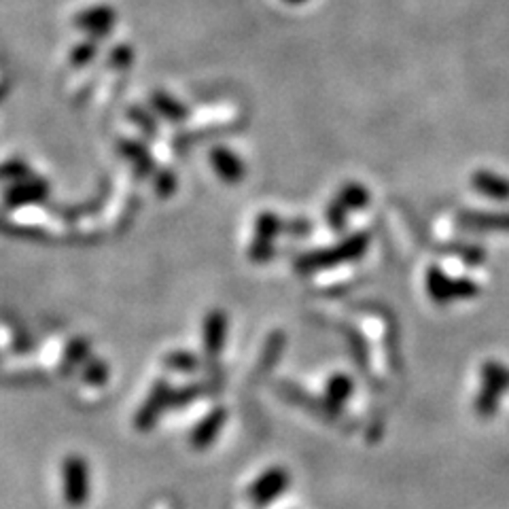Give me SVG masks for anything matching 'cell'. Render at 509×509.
<instances>
[{
	"label": "cell",
	"instance_id": "cell-1",
	"mask_svg": "<svg viewBox=\"0 0 509 509\" xmlns=\"http://www.w3.org/2000/svg\"><path fill=\"white\" fill-rule=\"evenodd\" d=\"M62 490L66 503L81 507L90 499V467L85 458L72 455L62 465Z\"/></svg>",
	"mask_w": 509,
	"mask_h": 509
},
{
	"label": "cell",
	"instance_id": "cell-2",
	"mask_svg": "<svg viewBox=\"0 0 509 509\" xmlns=\"http://www.w3.org/2000/svg\"><path fill=\"white\" fill-rule=\"evenodd\" d=\"M287 486H289V476H287V471L280 467H274L257 477V480L253 482V486L249 488V495L255 503L266 505V503L278 499V496L282 495V490H285Z\"/></svg>",
	"mask_w": 509,
	"mask_h": 509
},
{
	"label": "cell",
	"instance_id": "cell-3",
	"mask_svg": "<svg viewBox=\"0 0 509 509\" xmlns=\"http://www.w3.org/2000/svg\"><path fill=\"white\" fill-rule=\"evenodd\" d=\"M280 230V219L272 212H263L257 219L255 230V242L250 247V259L266 261L272 257V244L276 240V234Z\"/></svg>",
	"mask_w": 509,
	"mask_h": 509
},
{
	"label": "cell",
	"instance_id": "cell-4",
	"mask_svg": "<svg viewBox=\"0 0 509 509\" xmlns=\"http://www.w3.org/2000/svg\"><path fill=\"white\" fill-rule=\"evenodd\" d=\"M211 164L214 173L225 183H240L247 174V165H244L240 156H236L228 146H214L211 151Z\"/></svg>",
	"mask_w": 509,
	"mask_h": 509
},
{
	"label": "cell",
	"instance_id": "cell-5",
	"mask_svg": "<svg viewBox=\"0 0 509 509\" xmlns=\"http://www.w3.org/2000/svg\"><path fill=\"white\" fill-rule=\"evenodd\" d=\"M115 11L107 7V5H98V7H91L88 11H81L75 17V24L85 33L94 36V39H102V36L108 34V30L113 28L115 24Z\"/></svg>",
	"mask_w": 509,
	"mask_h": 509
},
{
	"label": "cell",
	"instance_id": "cell-6",
	"mask_svg": "<svg viewBox=\"0 0 509 509\" xmlns=\"http://www.w3.org/2000/svg\"><path fill=\"white\" fill-rule=\"evenodd\" d=\"M202 334H204V348L211 357H217V354L225 348V340H228V316L225 312L212 310L208 312V316L204 318V327H202Z\"/></svg>",
	"mask_w": 509,
	"mask_h": 509
},
{
	"label": "cell",
	"instance_id": "cell-7",
	"mask_svg": "<svg viewBox=\"0 0 509 509\" xmlns=\"http://www.w3.org/2000/svg\"><path fill=\"white\" fill-rule=\"evenodd\" d=\"M168 403H170V389L165 384L159 382L156 386V391L151 392L149 400L145 401L143 410H140V412H138V419H137L138 427L140 429H149L153 422L157 420V416L162 414V410L168 406Z\"/></svg>",
	"mask_w": 509,
	"mask_h": 509
},
{
	"label": "cell",
	"instance_id": "cell-8",
	"mask_svg": "<svg viewBox=\"0 0 509 509\" xmlns=\"http://www.w3.org/2000/svg\"><path fill=\"white\" fill-rule=\"evenodd\" d=\"M225 410H214V412H211L206 416L204 420L200 422L198 427H195V431L192 435V441H193V446L195 448H206V446H211L214 438H217L221 429H223V422H225Z\"/></svg>",
	"mask_w": 509,
	"mask_h": 509
},
{
	"label": "cell",
	"instance_id": "cell-9",
	"mask_svg": "<svg viewBox=\"0 0 509 509\" xmlns=\"http://www.w3.org/2000/svg\"><path fill=\"white\" fill-rule=\"evenodd\" d=\"M45 193H47L45 183H41V181L22 183V185L14 187L7 193V202H9V206L33 204V202H39L41 198H45Z\"/></svg>",
	"mask_w": 509,
	"mask_h": 509
},
{
	"label": "cell",
	"instance_id": "cell-10",
	"mask_svg": "<svg viewBox=\"0 0 509 509\" xmlns=\"http://www.w3.org/2000/svg\"><path fill=\"white\" fill-rule=\"evenodd\" d=\"M153 107H156L157 113L164 115L165 119L179 121L181 118H185V108H183L174 98L164 94V91H157V94L153 96Z\"/></svg>",
	"mask_w": 509,
	"mask_h": 509
},
{
	"label": "cell",
	"instance_id": "cell-11",
	"mask_svg": "<svg viewBox=\"0 0 509 509\" xmlns=\"http://www.w3.org/2000/svg\"><path fill=\"white\" fill-rule=\"evenodd\" d=\"M96 52H98V47H96L94 41L79 42V45L75 47V52H72V55H71V62L75 66L88 64V62H91V60H94Z\"/></svg>",
	"mask_w": 509,
	"mask_h": 509
},
{
	"label": "cell",
	"instance_id": "cell-12",
	"mask_svg": "<svg viewBox=\"0 0 509 509\" xmlns=\"http://www.w3.org/2000/svg\"><path fill=\"white\" fill-rule=\"evenodd\" d=\"M132 60H134V53L127 45H118L113 52H110V64L118 66V69H126V66H130Z\"/></svg>",
	"mask_w": 509,
	"mask_h": 509
},
{
	"label": "cell",
	"instance_id": "cell-13",
	"mask_svg": "<svg viewBox=\"0 0 509 509\" xmlns=\"http://www.w3.org/2000/svg\"><path fill=\"white\" fill-rule=\"evenodd\" d=\"M107 373H108L107 365L100 363V361H94V363L88 367V376H85V378H88L90 382H94V384H102L104 380H107Z\"/></svg>",
	"mask_w": 509,
	"mask_h": 509
},
{
	"label": "cell",
	"instance_id": "cell-14",
	"mask_svg": "<svg viewBox=\"0 0 509 509\" xmlns=\"http://www.w3.org/2000/svg\"><path fill=\"white\" fill-rule=\"evenodd\" d=\"M168 365L185 370V367H195V361L192 359V354H173V357L168 359Z\"/></svg>",
	"mask_w": 509,
	"mask_h": 509
},
{
	"label": "cell",
	"instance_id": "cell-15",
	"mask_svg": "<svg viewBox=\"0 0 509 509\" xmlns=\"http://www.w3.org/2000/svg\"><path fill=\"white\" fill-rule=\"evenodd\" d=\"M159 192L162 193H173L174 192V176L173 174H164L162 181H159Z\"/></svg>",
	"mask_w": 509,
	"mask_h": 509
},
{
	"label": "cell",
	"instance_id": "cell-16",
	"mask_svg": "<svg viewBox=\"0 0 509 509\" xmlns=\"http://www.w3.org/2000/svg\"><path fill=\"white\" fill-rule=\"evenodd\" d=\"M331 392H334V395L344 397V395H346V386H344V382H342V380H335V382L331 384Z\"/></svg>",
	"mask_w": 509,
	"mask_h": 509
},
{
	"label": "cell",
	"instance_id": "cell-17",
	"mask_svg": "<svg viewBox=\"0 0 509 509\" xmlns=\"http://www.w3.org/2000/svg\"><path fill=\"white\" fill-rule=\"evenodd\" d=\"M285 3H289V5H302V3H306V0H285Z\"/></svg>",
	"mask_w": 509,
	"mask_h": 509
}]
</instances>
